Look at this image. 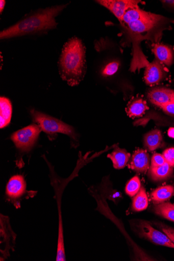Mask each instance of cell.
<instances>
[{"label": "cell", "mask_w": 174, "mask_h": 261, "mask_svg": "<svg viewBox=\"0 0 174 261\" xmlns=\"http://www.w3.org/2000/svg\"><path fill=\"white\" fill-rule=\"evenodd\" d=\"M119 22L128 42L132 44L133 58L130 70L135 73L149 64L141 49V42L148 41L155 44L158 43L163 32L169 30L170 23H174V21L162 15L145 11L136 6L130 9Z\"/></svg>", "instance_id": "obj_1"}, {"label": "cell", "mask_w": 174, "mask_h": 261, "mask_svg": "<svg viewBox=\"0 0 174 261\" xmlns=\"http://www.w3.org/2000/svg\"><path fill=\"white\" fill-rule=\"evenodd\" d=\"M62 79L70 86L78 85L86 72V48L82 41L73 37L64 45L58 62Z\"/></svg>", "instance_id": "obj_2"}, {"label": "cell", "mask_w": 174, "mask_h": 261, "mask_svg": "<svg viewBox=\"0 0 174 261\" xmlns=\"http://www.w3.org/2000/svg\"><path fill=\"white\" fill-rule=\"evenodd\" d=\"M66 6L62 5L47 8L23 19L2 31L0 39H10L55 29L58 25L56 17Z\"/></svg>", "instance_id": "obj_3"}, {"label": "cell", "mask_w": 174, "mask_h": 261, "mask_svg": "<svg viewBox=\"0 0 174 261\" xmlns=\"http://www.w3.org/2000/svg\"><path fill=\"white\" fill-rule=\"evenodd\" d=\"M34 123L38 125L41 130L47 136L49 140H54L58 133L67 135L71 139L72 147L78 145V135L74 128L55 117L47 115L35 109L31 110Z\"/></svg>", "instance_id": "obj_4"}, {"label": "cell", "mask_w": 174, "mask_h": 261, "mask_svg": "<svg viewBox=\"0 0 174 261\" xmlns=\"http://www.w3.org/2000/svg\"><path fill=\"white\" fill-rule=\"evenodd\" d=\"M40 127L36 124L30 125L14 133L11 139L19 155L29 152L35 145L40 133Z\"/></svg>", "instance_id": "obj_5"}, {"label": "cell", "mask_w": 174, "mask_h": 261, "mask_svg": "<svg viewBox=\"0 0 174 261\" xmlns=\"http://www.w3.org/2000/svg\"><path fill=\"white\" fill-rule=\"evenodd\" d=\"M37 192L27 191V184L22 175L12 176L7 184L6 196L8 201L16 208L20 207V201L23 199L34 197Z\"/></svg>", "instance_id": "obj_6"}, {"label": "cell", "mask_w": 174, "mask_h": 261, "mask_svg": "<svg viewBox=\"0 0 174 261\" xmlns=\"http://www.w3.org/2000/svg\"><path fill=\"white\" fill-rule=\"evenodd\" d=\"M0 234H1V260H5L10 255V251H14L16 234L13 231L10 223V218L1 215L0 217Z\"/></svg>", "instance_id": "obj_7"}, {"label": "cell", "mask_w": 174, "mask_h": 261, "mask_svg": "<svg viewBox=\"0 0 174 261\" xmlns=\"http://www.w3.org/2000/svg\"><path fill=\"white\" fill-rule=\"evenodd\" d=\"M137 231L142 238L150 241L158 245L174 248V244L165 233L156 229L145 221H141L138 223Z\"/></svg>", "instance_id": "obj_8"}, {"label": "cell", "mask_w": 174, "mask_h": 261, "mask_svg": "<svg viewBox=\"0 0 174 261\" xmlns=\"http://www.w3.org/2000/svg\"><path fill=\"white\" fill-rule=\"evenodd\" d=\"M96 2L108 9L120 22L130 9L139 6L141 2L135 0H100Z\"/></svg>", "instance_id": "obj_9"}, {"label": "cell", "mask_w": 174, "mask_h": 261, "mask_svg": "<svg viewBox=\"0 0 174 261\" xmlns=\"http://www.w3.org/2000/svg\"><path fill=\"white\" fill-rule=\"evenodd\" d=\"M166 70L163 64L157 59L146 66L144 79L147 85H153L160 83L165 76Z\"/></svg>", "instance_id": "obj_10"}, {"label": "cell", "mask_w": 174, "mask_h": 261, "mask_svg": "<svg viewBox=\"0 0 174 261\" xmlns=\"http://www.w3.org/2000/svg\"><path fill=\"white\" fill-rule=\"evenodd\" d=\"M147 98L153 104L162 108L174 101V90L166 88H156L148 92Z\"/></svg>", "instance_id": "obj_11"}, {"label": "cell", "mask_w": 174, "mask_h": 261, "mask_svg": "<svg viewBox=\"0 0 174 261\" xmlns=\"http://www.w3.org/2000/svg\"><path fill=\"white\" fill-rule=\"evenodd\" d=\"M150 155L146 151L138 149L132 156L130 167L138 173H145L150 169Z\"/></svg>", "instance_id": "obj_12"}, {"label": "cell", "mask_w": 174, "mask_h": 261, "mask_svg": "<svg viewBox=\"0 0 174 261\" xmlns=\"http://www.w3.org/2000/svg\"><path fill=\"white\" fill-rule=\"evenodd\" d=\"M152 51L157 59L162 64L170 66L173 61V52L170 47L159 43H155Z\"/></svg>", "instance_id": "obj_13"}, {"label": "cell", "mask_w": 174, "mask_h": 261, "mask_svg": "<svg viewBox=\"0 0 174 261\" xmlns=\"http://www.w3.org/2000/svg\"><path fill=\"white\" fill-rule=\"evenodd\" d=\"M144 144L149 151H154L162 147L164 145L161 132L159 129H155L145 134Z\"/></svg>", "instance_id": "obj_14"}, {"label": "cell", "mask_w": 174, "mask_h": 261, "mask_svg": "<svg viewBox=\"0 0 174 261\" xmlns=\"http://www.w3.org/2000/svg\"><path fill=\"white\" fill-rule=\"evenodd\" d=\"M107 156L112 161L114 168L120 170L126 167L130 159L131 154L126 150L116 148Z\"/></svg>", "instance_id": "obj_15"}, {"label": "cell", "mask_w": 174, "mask_h": 261, "mask_svg": "<svg viewBox=\"0 0 174 261\" xmlns=\"http://www.w3.org/2000/svg\"><path fill=\"white\" fill-rule=\"evenodd\" d=\"M149 176L154 181H159L170 178L173 174V168L167 163L161 167L149 169Z\"/></svg>", "instance_id": "obj_16"}, {"label": "cell", "mask_w": 174, "mask_h": 261, "mask_svg": "<svg viewBox=\"0 0 174 261\" xmlns=\"http://www.w3.org/2000/svg\"><path fill=\"white\" fill-rule=\"evenodd\" d=\"M0 122L1 128H4L8 126L11 121L12 114V106L10 100L6 97L0 98Z\"/></svg>", "instance_id": "obj_17"}, {"label": "cell", "mask_w": 174, "mask_h": 261, "mask_svg": "<svg viewBox=\"0 0 174 261\" xmlns=\"http://www.w3.org/2000/svg\"><path fill=\"white\" fill-rule=\"evenodd\" d=\"M174 195V187L166 185L157 188L152 194V199L154 203L160 204L165 202Z\"/></svg>", "instance_id": "obj_18"}, {"label": "cell", "mask_w": 174, "mask_h": 261, "mask_svg": "<svg viewBox=\"0 0 174 261\" xmlns=\"http://www.w3.org/2000/svg\"><path fill=\"white\" fill-rule=\"evenodd\" d=\"M148 109L145 101L141 98H138L129 105L127 109V112L130 117H140Z\"/></svg>", "instance_id": "obj_19"}, {"label": "cell", "mask_w": 174, "mask_h": 261, "mask_svg": "<svg viewBox=\"0 0 174 261\" xmlns=\"http://www.w3.org/2000/svg\"><path fill=\"white\" fill-rule=\"evenodd\" d=\"M154 211L157 215L174 222V204L169 202L158 204Z\"/></svg>", "instance_id": "obj_20"}, {"label": "cell", "mask_w": 174, "mask_h": 261, "mask_svg": "<svg viewBox=\"0 0 174 261\" xmlns=\"http://www.w3.org/2000/svg\"><path fill=\"white\" fill-rule=\"evenodd\" d=\"M148 206V198L143 187H141L139 192L133 200L132 209L136 212L145 210Z\"/></svg>", "instance_id": "obj_21"}, {"label": "cell", "mask_w": 174, "mask_h": 261, "mask_svg": "<svg viewBox=\"0 0 174 261\" xmlns=\"http://www.w3.org/2000/svg\"><path fill=\"white\" fill-rule=\"evenodd\" d=\"M141 188V182L138 176H135L128 183L126 192L128 195L134 197L139 191Z\"/></svg>", "instance_id": "obj_22"}, {"label": "cell", "mask_w": 174, "mask_h": 261, "mask_svg": "<svg viewBox=\"0 0 174 261\" xmlns=\"http://www.w3.org/2000/svg\"><path fill=\"white\" fill-rule=\"evenodd\" d=\"M119 66V63L113 62L108 64L103 70V74L105 76H112L117 72Z\"/></svg>", "instance_id": "obj_23"}, {"label": "cell", "mask_w": 174, "mask_h": 261, "mask_svg": "<svg viewBox=\"0 0 174 261\" xmlns=\"http://www.w3.org/2000/svg\"><path fill=\"white\" fill-rule=\"evenodd\" d=\"M166 163L167 162L163 154L155 153L152 158L151 168L159 167Z\"/></svg>", "instance_id": "obj_24"}, {"label": "cell", "mask_w": 174, "mask_h": 261, "mask_svg": "<svg viewBox=\"0 0 174 261\" xmlns=\"http://www.w3.org/2000/svg\"><path fill=\"white\" fill-rule=\"evenodd\" d=\"M166 162L174 168V148L166 149L163 153Z\"/></svg>", "instance_id": "obj_25"}, {"label": "cell", "mask_w": 174, "mask_h": 261, "mask_svg": "<svg viewBox=\"0 0 174 261\" xmlns=\"http://www.w3.org/2000/svg\"><path fill=\"white\" fill-rule=\"evenodd\" d=\"M160 228L174 244V229L163 224L161 225Z\"/></svg>", "instance_id": "obj_26"}, {"label": "cell", "mask_w": 174, "mask_h": 261, "mask_svg": "<svg viewBox=\"0 0 174 261\" xmlns=\"http://www.w3.org/2000/svg\"><path fill=\"white\" fill-rule=\"evenodd\" d=\"M167 114L174 116V101L161 108Z\"/></svg>", "instance_id": "obj_27"}, {"label": "cell", "mask_w": 174, "mask_h": 261, "mask_svg": "<svg viewBox=\"0 0 174 261\" xmlns=\"http://www.w3.org/2000/svg\"><path fill=\"white\" fill-rule=\"evenodd\" d=\"M161 3L167 6L174 8V0H165L161 1Z\"/></svg>", "instance_id": "obj_28"}, {"label": "cell", "mask_w": 174, "mask_h": 261, "mask_svg": "<svg viewBox=\"0 0 174 261\" xmlns=\"http://www.w3.org/2000/svg\"><path fill=\"white\" fill-rule=\"evenodd\" d=\"M5 5H6V1H5V0H1V1H0V12H1V13L3 12V10H4Z\"/></svg>", "instance_id": "obj_29"}, {"label": "cell", "mask_w": 174, "mask_h": 261, "mask_svg": "<svg viewBox=\"0 0 174 261\" xmlns=\"http://www.w3.org/2000/svg\"><path fill=\"white\" fill-rule=\"evenodd\" d=\"M168 136L172 138H174V128H170L168 132Z\"/></svg>", "instance_id": "obj_30"}]
</instances>
